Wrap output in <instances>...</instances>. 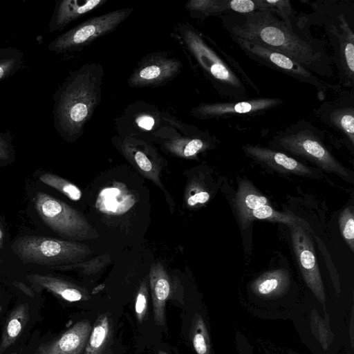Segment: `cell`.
<instances>
[{"label": "cell", "instance_id": "cell-1", "mask_svg": "<svg viewBox=\"0 0 354 354\" xmlns=\"http://www.w3.org/2000/svg\"><path fill=\"white\" fill-rule=\"evenodd\" d=\"M223 24L230 36L243 39L278 51L312 73L330 76L332 70L323 50L299 37L270 9L248 14L221 15Z\"/></svg>", "mask_w": 354, "mask_h": 354}, {"label": "cell", "instance_id": "cell-2", "mask_svg": "<svg viewBox=\"0 0 354 354\" xmlns=\"http://www.w3.org/2000/svg\"><path fill=\"white\" fill-rule=\"evenodd\" d=\"M103 68L92 63L71 71L53 94V123L57 133L73 142L83 133L102 93Z\"/></svg>", "mask_w": 354, "mask_h": 354}, {"label": "cell", "instance_id": "cell-3", "mask_svg": "<svg viewBox=\"0 0 354 354\" xmlns=\"http://www.w3.org/2000/svg\"><path fill=\"white\" fill-rule=\"evenodd\" d=\"M183 39L188 50L202 68L220 95L245 100L246 88L243 80L255 88L244 71L226 54L215 50L193 27L183 26Z\"/></svg>", "mask_w": 354, "mask_h": 354}, {"label": "cell", "instance_id": "cell-4", "mask_svg": "<svg viewBox=\"0 0 354 354\" xmlns=\"http://www.w3.org/2000/svg\"><path fill=\"white\" fill-rule=\"evenodd\" d=\"M271 144L284 151L303 157L342 178H349L346 168L335 159L324 144L320 131L310 122L299 120L277 132L271 140Z\"/></svg>", "mask_w": 354, "mask_h": 354}, {"label": "cell", "instance_id": "cell-5", "mask_svg": "<svg viewBox=\"0 0 354 354\" xmlns=\"http://www.w3.org/2000/svg\"><path fill=\"white\" fill-rule=\"evenodd\" d=\"M12 249L24 263L53 267L81 262L93 253L86 245L42 236H25L18 238Z\"/></svg>", "mask_w": 354, "mask_h": 354}, {"label": "cell", "instance_id": "cell-6", "mask_svg": "<svg viewBox=\"0 0 354 354\" xmlns=\"http://www.w3.org/2000/svg\"><path fill=\"white\" fill-rule=\"evenodd\" d=\"M34 203L44 223L59 235L74 241L98 237L97 232L82 213L63 201L39 192L35 195Z\"/></svg>", "mask_w": 354, "mask_h": 354}, {"label": "cell", "instance_id": "cell-7", "mask_svg": "<svg viewBox=\"0 0 354 354\" xmlns=\"http://www.w3.org/2000/svg\"><path fill=\"white\" fill-rule=\"evenodd\" d=\"M132 11V8H126L90 18L58 35L49 43L48 48L57 54L80 50L93 40L112 32Z\"/></svg>", "mask_w": 354, "mask_h": 354}, {"label": "cell", "instance_id": "cell-8", "mask_svg": "<svg viewBox=\"0 0 354 354\" xmlns=\"http://www.w3.org/2000/svg\"><path fill=\"white\" fill-rule=\"evenodd\" d=\"M230 37L255 62L286 74L302 83L322 88L321 82L311 71L288 56L266 46L234 36Z\"/></svg>", "mask_w": 354, "mask_h": 354}, {"label": "cell", "instance_id": "cell-9", "mask_svg": "<svg viewBox=\"0 0 354 354\" xmlns=\"http://www.w3.org/2000/svg\"><path fill=\"white\" fill-rule=\"evenodd\" d=\"M292 243L302 277L315 297L324 305L326 295L312 240L307 230L290 225Z\"/></svg>", "mask_w": 354, "mask_h": 354}, {"label": "cell", "instance_id": "cell-10", "mask_svg": "<svg viewBox=\"0 0 354 354\" xmlns=\"http://www.w3.org/2000/svg\"><path fill=\"white\" fill-rule=\"evenodd\" d=\"M283 103L274 97H258L226 102L201 104L192 110L195 117L201 119L227 118L234 116H255Z\"/></svg>", "mask_w": 354, "mask_h": 354}, {"label": "cell", "instance_id": "cell-11", "mask_svg": "<svg viewBox=\"0 0 354 354\" xmlns=\"http://www.w3.org/2000/svg\"><path fill=\"white\" fill-rule=\"evenodd\" d=\"M182 64L167 55L153 54L140 62L129 79V85L140 88L169 82L180 71Z\"/></svg>", "mask_w": 354, "mask_h": 354}, {"label": "cell", "instance_id": "cell-12", "mask_svg": "<svg viewBox=\"0 0 354 354\" xmlns=\"http://www.w3.org/2000/svg\"><path fill=\"white\" fill-rule=\"evenodd\" d=\"M92 326L81 320L56 338L40 344L35 354H83Z\"/></svg>", "mask_w": 354, "mask_h": 354}, {"label": "cell", "instance_id": "cell-13", "mask_svg": "<svg viewBox=\"0 0 354 354\" xmlns=\"http://www.w3.org/2000/svg\"><path fill=\"white\" fill-rule=\"evenodd\" d=\"M243 150L254 160L279 171L308 176L313 174L310 168L283 152L250 144L244 145Z\"/></svg>", "mask_w": 354, "mask_h": 354}, {"label": "cell", "instance_id": "cell-14", "mask_svg": "<svg viewBox=\"0 0 354 354\" xmlns=\"http://www.w3.org/2000/svg\"><path fill=\"white\" fill-rule=\"evenodd\" d=\"M107 0L56 1L48 29L50 33L62 30L73 21L102 6Z\"/></svg>", "mask_w": 354, "mask_h": 354}, {"label": "cell", "instance_id": "cell-15", "mask_svg": "<svg viewBox=\"0 0 354 354\" xmlns=\"http://www.w3.org/2000/svg\"><path fill=\"white\" fill-rule=\"evenodd\" d=\"M26 278L37 292L45 289L69 302L88 299L86 290L61 278L39 274H28Z\"/></svg>", "mask_w": 354, "mask_h": 354}, {"label": "cell", "instance_id": "cell-16", "mask_svg": "<svg viewBox=\"0 0 354 354\" xmlns=\"http://www.w3.org/2000/svg\"><path fill=\"white\" fill-rule=\"evenodd\" d=\"M149 286L155 324L158 326H161L165 322V306L170 294V283L168 275L160 263L151 266Z\"/></svg>", "mask_w": 354, "mask_h": 354}, {"label": "cell", "instance_id": "cell-17", "mask_svg": "<svg viewBox=\"0 0 354 354\" xmlns=\"http://www.w3.org/2000/svg\"><path fill=\"white\" fill-rule=\"evenodd\" d=\"M290 286V275L287 270L278 269L266 272L251 284L253 293L263 299L277 298L285 294Z\"/></svg>", "mask_w": 354, "mask_h": 354}, {"label": "cell", "instance_id": "cell-18", "mask_svg": "<svg viewBox=\"0 0 354 354\" xmlns=\"http://www.w3.org/2000/svg\"><path fill=\"white\" fill-rule=\"evenodd\" d=\"M319 118L327 125L344 133L354 144V106L339 102L323 104Z\"/></svg>", "mask_w": 354, "mask_h": 354}, {"label": "cell", "instance_id": "cell-19", "mask_svg": "<svg viewBox=\"0 0 354 354\" xmlns=\"http://www.w3.org/2000/svg\"><path fill=\"white\" fill-rule=\"evenodd\" d=\"M235 204L240 223L245 228L252 221L251 212L259 207L269 205V202L250 183L243 180L239 183Z\"/></svg>", "mask_w": 354, "mask_h": 354}, {"label": "cell", "instance_id": "cell-20", "mask_svg": "<svg viewBox=\"0 0 354 354\" xmlns=\"http://www.w3.org/2000/svg\"><path fill=\"white\" fill-rule=\"evenodd\" d=\"M342 34H337L336 62L343 77L353 82L354 77V34L344 18H340Z\"/></svg>", "mask_w": 354, "mask_h": 354}, {"label": "cell", "instance_id": "cell-21", "mask_svg": "<svg viewBox=\"0 0 354 354\" xmlns=\"http://www.w3.org/2000/svg\"><path fill=\"white\" fill-rule=\"evenodd\" d=\"M30 308L27 304L17 306L9 315L3 328L0 340V354L11 346L22 333L29 320Z\"/></svg>", "mask_w": 354, "mask_h": 354}, {"label": "cell", "instance_id": "cell-22", "mask_svg": "<svg viewBox=\"0 0 354 354\" xmlns=\"http://www.w3.org/2000/svg\"><path fill=\"white\" fill-rule=\"evenodd\" d=\"M111 330L108 314L100 315L92 326L83 354H102L108 344Z\"/></svg>", "mask_w": 354, "mask_h": 354}, {"label": "cell", "instance_id": "cell-23", "mask_svg": "<svg viewBox=\"0 0 354 354\" xmlns=\"http://www.w3.org/2000/svg\"><path fill=\"white\" fill-rule=\"evenodd\" d=\"M185 8L192 16L205 18L232 12V0H191Z\"/></svg>", "mask_w": 354, "mask_h": 354}, {"label": "cell", "instance_id": "cell-24", "mask_svg": "<svg viewBox=\"0 0 354 354\" xmlns=\"http://www.w3.org/2000/svg\"><path fill=\"white\" fill-rule=\"evenodd\" d=\"M23 62L21 50L14 47L0 48V82L16 73Z\"/></svg>", "mask_w": 354, "mask_h": 354}, {"label": "cell", "instance_id": "cell-25", "mask_svg": "<svg viewBox=\"0 0 354 354\" xmlns=\"http://www.w3.org/2000/svg\"><path fill=\"white\" fill-rule=\"evenodd\" d=\"M191 339L196 354H211L209 333L203 317L196 313L192 320Z\"/></svg>", "mask_w": 354, "mask_h": 354}, {"label": "cell", "instance_id": "cell-26", "mask_svg": "<svg viewBox=\"0 0 354 354\" xmlns=\"http://www.w3.org/2000/svg\"><path fill=\"white\" fill-rule=\"evenodd\" d=\"M252 221L254 218L261 220H268L286 224L288 225H299L306 229L307 224L305 221L294 215L281 213L275 211L269 205H265L254 209L251 212Z\"/></svg>", "mask_w": 354, "mask_h": 354}, {"label": "cell", "instance_id": "cell-27", "mask_svg": "<svg viewBox=\"0 0 354 354\" xmlns=\"http://www.w3.org/2000/svg\"><path fill=\"white\" fill-rule=\"evenodd\" d=\"M39 179L43 183L57 189L73 201H79L82 197L81 190L67 180L51 173L41 174Z\"/></svg>", "mask_w": 354, "mask_h": 354}, {"label": "cell", "instance_id": "cell-28", "mask_svg": "<svg viewBox=\"0 0 354 354\" xmlns=\"http://www.w3.org/2000/svg\"><path fill=\"white\" fill-rule=\"evenodd\" d=\"M207 146L206 142L200 138L185 139L169 145V149L183 157H192Z\"/></svg>", "mask_w": 354, "mask_h": 354}, {"label": "cell", "instance_id": "cell-29", "mask_svg": "<svg viewBox=\"0 0 354 354\" xmlns=\"http://www.w3.org/2000/svg\"><path fill=\"white\" fill-rule=\"evenodd\" d=\"M311 328L315 337L319 341L324 349H327L333 340V334L330 331L328 322L323 320L317 311L311 314Z\"/></svg>", "mask_w": 354, "mask_h": 354}, {"label": "cell", "instance_id": "cell-30", "mask_svg": "<svg viewBox=\"0 0 354 354\" xmlns=\"http://www.w3.org/2000/svg\"><path fill=\"white\" fill-rule=\"evenodd\" d=\"M339 229L342 237L351 248L354 251V213L353 208L346 207L339 217Z\"/></svg>", "mask_w": 354, "mask_h": 354}, {"label": "cell", "instance_id": "cell-31", "mask_svg": "<svg viewBox=\"0 0 354 354\" xmlns=\"http://www.w3.org/2000/svg\"><path fill=\"white\" fill-rule=\"evenodd\" d=\"M107 260L108 257H99L97 258L91 259L84 263L80 262L75 264L53 267L50 268L59 270H68L75 268H82L83 269L84 272L87 274L91 272L95 273L96 272H98L103 268V266L107 263Z\"/></svg>", "mask_w": 354, "mask_h": 354}, {"label": "cell", "instance_id": "cell-32", "mask_svg": "<svg viewBox=\"0 0 354 354\" xmlns=\"http://www.w3.org/2000/svg\"><path fill=\"white\" fill-rule=\"evenodd\" d=\"M148 287L145 281H143L137 292L135 302V313L139 322H142L146 315L148 306Z\"/></svg>", "mask_w": 354, "mask_h": 354}, {"label": "cell", "instance_id": "cell-33", "mask_svg": "<svg viewBox=\"0 0 354 354\" xmlns=\"http://www.w3.org/2000/svg\"><path fill=\"white\" fill-rule=\"evenodd\" d=\"M133 157L139 169L153 180H158L156 170L147 155L141 151L134 150Z\"/></svg>", "mask_w": 354, "mask_h": 354}, {"label": "cell", "instance_id": "cell-34", "mask_svg": "<svg viewBox=\"0 0 354 354\" xmlns=\"http://www.w3.org/2000/svg\"><path fill=\"white\" fill-rule=\"evenodd\" d=\"M10 132H0V161L10 160L13 158L14 150Z\"/></svg>", "mask_w": 354, "mask_h": 354}, {"label": "cell", "instance_id": "cell-35", "mask_svg": "<svg viewBox=\"0 0 354 354\" xmlns=\"http://www.w3.org/2000/svg\"><path fill=\"white\" fill-rule=\"evenodd\" d=\"M210 195L205 191H200L194 194L189 196L187 198V205L189 206H194L197 204H203L209 201Z\"/></svg>", "mask_w": 354, "mask_h": 354}, {"label": "cell", "instance_id": "cell-36", "mask_svg": "<svg viewBox=\"0 0 354 354\" xmlns=\"http://www.w3.org/2000/svg\"><path fill=\"white\" fill-rule=\"evenodd\" d=\"M136 123L140 128L150 130L154 125L155 120L150 115H142L138 118Z\"/></svg>", "mask_w": 354, "mask_h": 354}, {"label": "cell", "instance_id": "cell-37", "mask_svg": "<svg viewBox=\"0 0 354 354\" xmlns=\"http://www.w3.org/2000/svg\"><path fill=\"white\" fill-rule=\"evenodd\" d=\"M13 285L28 296L35 297L34 290L31 288L27 286L25 283L15 281L13 282Z\"/></svg>", "mask_w": 354, "mask_h": 354}, {"label": "cell", "instance_id": "cell-38", "mask_svg": "<svg viewBox=\"0 0 354 354\" xmlns=\"http://www.w3.org/2000/svg\"><path fill=\"white\" fill-rule=\"evenodd\" d=\"M3 239H4V230H3L1 223L0 222V249L2 246Z\"/></svg>", "mask_w": 354, "mask_h": 354}, {"label": "cell", "instance_id": "cell-39", "mask_svg": "<svg viewBox=\"0 0 354 354\" xmlns=\"http://www.w3.org/2000/svg\"><path fill=\"white\" fill-rule=\"evenodd\" d=\"M158 354H167L165 351H159Z\"/></svg>", "mask_w": 354, "mask_h": 354}, {"label": "cell", "instance_id": "cell-40", "mask_svg": "<svg viewBox=\"0 0 354 354\" xmlns=\"http://www.w3.org/2000/svg\"><path fill=\"white\" fill-rule=\"evenodd\" d=\"M2 311V306L0 305V313H1Z\"/></svg>", "mask_w": 354, "mask_h": 354}, {"label": "cell", "instance_id": "cell-41", "mask_svg": "<svg viewBox=\"0 0 354 354\" xmlns=\"http://www.w3.org/2000/svg\"><path fill=\"white\" fill-rule=\"evenodd\" d=\"M353 320V316H352V318H351V321ZM351 328L352 327V323H351Z\"/></svg>", "mask_w": 354, "mask_h": 354}, {"label": "cell", "instance_id": "cell-42", "mask_svg": "<svg viewBox=\"0 0 354 354\" xmlns=\"http://www.w3.org/2000/svg\"><path fill=\"white\" fill-rule=\"evenodd\" d=\"M13 354H17V353H13Z\"/></svg>", "mask_w": 354, "mask_h": 354}]
</instances>
